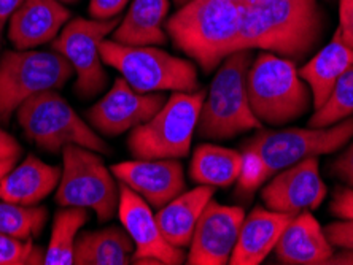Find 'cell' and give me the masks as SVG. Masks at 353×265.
Returning a JSON list of instances; mask_svg holds the SVG:
<instances>
[{"mask_svg":"<svg viewBox=\"0 0 353 265\" xmlns=\"http://www.w3.org/2000/svg\"><path fill=\"white\" fill-rule=\"evenodd\" d=\"M215 188L199 184L191 191L181 192L157 213L158 226L170 245L188 248L193 240L197 221L207 204L214 197Z\"/></svg>","mask_w":353,"mask_h":265,"instance_id":"7402d4cb","label":"cell"},{"mask_svg":"<svg viewBox=\"0 0 353 265\" xmlns=\"http://www.w3.org/2000/svg\"><path fill=\"white\" fill-rule=\"evenodd\" d=\"M61 3H74V2H79V0H59Z\"/></svg>","mask_w":353,"mask_h":265,"instance_id":"60d3db41","label":"cell"},{"mask_svg":"<svg viewBox=\"0 0 353 265\" xmlns=\"http://www.w3.org/2000/svg\"><path fill=\"white\" fill-rule=\"evenodd\" d=\"M174 2H175V5H176V7H183V5L185 3H188L190 2V0H174Z\"/></svg>","mask_w":353,"mask_h":265,"instance_id":"ab89813d","label":"cell"},{"mask_svg":"<svg viewBox=\"0 0 353 265\" xmlns=\"http://www.w3.org/2000/svg\"><path fill=\"white\" fill-rule=\"evenodd\" d=\"M21 154H23V148H21L18 140L0 127V160H5V159L18 160Z\"/></svg>","mask_w":353,"mask_h":265,"instance_id":"e575fe53","label":"cell"},{"mask_svg":"<svg viewBox=\"0 0 353 265\" xmlns=\"http://www.w3.org/2000/svg\"><path fill=\"white\" fill-rule=\"evenodd\" d=\"M328 189L321 180L319 158H307L280 170L261 189L266 209L296 216L319 209Z\"/></svg>","mask_w":353,"mask_h":265,"instance_id":"5bb4252c","label":"cell"},{"mask_svg":"<svg viewBox=\"0 0 353 265\" xmlns=\"http://www.w3.org/2000/svg\"><path fill=\"white\" fill-rule=\"evenodd\" d=\"M252 62V50H239L216 67L196 127L201 138L228 140L261 129L248 100L247 76Z\"/></svg>","mask_w":353,"mask_h":265,"instance_id":"277c9868","label":"cell"},{"mask_svg":"<svg viewBox=\"0 0 353 265\" xmlns=\"http://www.w3.org/2000/svg\"><path fill=\"white\" fill-rule=\"evenodd\" d=\"M326 264H353V249H345L341 253H333Z\"/></svg>","mask_w":353,"mask_h":265,"instance_id":"8d00e7d4","label":"cell"},{"mask_svg":"<svg viewBox=\"0 0 353 265\" xmlns=\"http://www.w3.org/2000/svg\"><path fill=\"white\" fill-rule=\"evenodd\" d=\"M62 170L35 156H28L0 181V200L10 204L35 206L58 188Z\"/></svg>","mask_w":353,"mask_h":265,"instance_id":"ffe728a7","label":"cell"},{"mask_svg":"<svg viewBox=\"0 0 353 265\" xmlns=\"http://www.w3.org/2000/svg\"><path fill=\"white\" fill-rule=\"evenodd\" d=\"M70 17L59 0H23L8 19V40L21 51L50 43Z\"/></svg>","mask_w":353,"mask_h":265,"instance_id":"e0dca14e","label":"cell"},{"mask_svg":"<svg viewBox=\"0 0 353 265\" xmlns=\"http://www.w3.org/2000/svg\"><path fill=\"white\" fill-rule=\"evenodd\" d=\"M119 221L134 242V264L180 265L186 254L165 240L158 226L157 215L147 202L128 186L119 183Z\"/></svg>","mask_w":353,"mask_h":265,"instance_id":"4fadbf2b","label":"cell"},{"mask_svg":"<svg viewBox=\"0 0 353 265\" xmlns=\"http://www.w3.org/2000/svg\"><path fill=\"white\" fill-rule=\"evenodd\" d=\"M323 37V14L316 0H266L243 5L241 50L287 57L298 64Z\"/></svg>","mask_w":353,"mask_h":265,"instance_id":"7a4b0ae2","label":"cell"},{"mask_svg":"<svg viewBox=\"0 0 353 265\" xmlns=\"http://www.w3.org/2000/svg\"><path fill=\"white\" fill-rule=\"evenodd\" d=\"M131 0H90V14L94 19H113Z\"/></svg>","mask_w":353,"mask_h":265,"instance_id":"1f68e13d","label":"cell"},{"mask_svg":"<svg viewBox=\"0 0 353 265\" xmlns=\"http://www.w3.org/2000/svg\"><path fill=\"white\" fill-rule=\"evenodd\" d=\"M134 242L124 227L80 232L75 243V265H128L132 262Z\"/></svg>","mask_w":353,"mask_h":265,"instance_id":"cb8c5ba5","label":"cell"},{"mask_svg":"<svg viewBox=\"0 0 353 265\" xmlns=\"http://www.w3.org/2000/svg\"><path fill=\"white\" fill-rule=\"evenodd\" d=\"M331 213L339 220L353 218V188H337L330 206Z\"/></svg>","mask_w":353,"mask_h":265,"instance_id":"d6a6232c","label":"cell"},{"mask_svg":"<svg viewBox=\"0 0 353 265\" xmlns=\"http://www.w3.org/2000/svg\"><path fill=\"white\" fill-rule=\"evenodd\" d=\"M245 218L241 206L210 200L197 221L186 262L190 265H226Z\"/></svg>","mask_w":353,"mask_h":265,"instance_id":"9a60e30c","label":"cell"},{"mask_svg":"<svg viewBox=\"0 0 353 265\" xmlns=\"http://www.w3.org/2000/svg\"><path fill=\"white\" fill-rule=\"evenodd\" d=\"M341 39L353 48V0H339V28Z\"/></svg>","mask_w":353,"mask_h":265,"instance_id":"836d02e7","label":"cell"},{"mask_svg":"<svg viewBox=\"0 0 353 265\" xmlns=\"http://www.w3.org/2000/svg\"><path fill=\"white\" fill-rule=\"evenodd\" d=\"M242 169V153L218 145L204 143L194 149L190 176L197 184L228 188L236 183Z\"/></svg>","mask_w":353,"mask_h":265,"instance_id":"d4e9b609","label":"cell"},{"mask_svg":"<svg viewBox=\"0 0 353 265\" xmlns=\"http://www.w3.org/2000/svg\"><path fill=\"white\" fill-rule=\"evenodd\" d=\"M74 75L70 62L56 51H5L0 57V124H8L30 97L62 89Z\"/></svg>","mask_w":353,"mask_h":265,"instance_id":"9c48e42d","label":"cell"},{"mask_svg":"<svg viewBox=\"0 0 353 265\" xmlns=\"http://www.w3.org/2000/svg\"><path fill=\"white\" fill-rule=\"evenodd\" d=\"M259 2H266V0H242L243 5H252V3H259Z\"/></svg>","mask_w":353,"mask_h":265,"instance_id":"f35d334b","label":"cell"},{"mask_svg":"<svg viewBox=\"0 0 353 265\" xmlns=\"http://www.w3.org/2000/svg\"><path fill=\"white\" fill-rule=\"evenodd\" d=\"M17 116L26 138L46 153L79 145L99 154H112L107 142L56 91L30 97L18 108Z\"/></svg>","mask_w":353,"mask_h":265,"instance_id":"52a82bcc","label":"cell"},{"mask_svg":"<svg viewBox=\"0 0 353 265\" xmlns=\"http://www.w3.org/2000/svg\"><path fill=\"white\" fill-rule=\"evenodd\" d=\"M56 202L61 206L92 210L99 222H108L118 215L119 186L96 151L67 145L62 149V175Z\"/></svg>","mask_w":353,"mask_h":265,"instance_id":"30bf717a","label":"cell"},{"mask_svg":"<svg viewBox=\"0 0 353 265\" xmlns=\"http://www.w3.org/2000/svg\"><path fill=\"white\" fill-rule=\"evenodd\" d=\"M110 170L119 183L158 210L186 188L183 165L179 159L124 160L112 165Z\"/></svg>","mask_w":353,"mask_h":265,"instance_id":"2e32d148","label":"cell"},{"mask_svg":"<svg viewBox=\"0 0 353 265\" xmlns=\"http://www.w3.org/2000/svg\"><path fill=\"white\" fill-rule=\"evenodd\" d=\"M170 0H132L128 13L119 19L112 40L128 46H161L168 43L164 24Z\"/></svg>","mask_w":353,"mask_h":265,"instance_id":"44dd1931","label":"cell"},{"mask_svg":"<svg viewBox=\"0 0 353 265\" xmlns=\"http://www.w3.org/2000/svg\"><path fill=\"white\" fill-rule=\"evenodd\" d=\"M45 251L35 246L32 238H18L0 233V265L43 264Z\"/></svg>","mask_w":353,"mask_h":265,"instance_id":"f1b7e54d","label":"cell"},{"mask_svg":"<svg viewBox=\"0 0 353 265\" xmlns=\"http://www.w3.org/2000/svg\"><path fill=\"white\" fill-rule=\"evenodd\" d=\"M118 18H74L51 41L53 51L64 56L74 69V92L80 98H92L105 87L108 75L103 69L101 43L117 29Z\"/></svg>","mask_w":353,"mask_h":265,"instance_id":"8fae6325","label":"cell"},{"mask_svg":"<svg viewBox=\"0 0 353 265\" xmlns=\"http://www.w3.org/2000/svg\"><path fill=\"white\" fill-rule=\"evenodd\" d=\"M0 34H2V30H0Z\"/></svg>","mask_w":353,"mask_h":265,"instance_id":"b9f144b4","label":"cell"},{"mask_svg":"<svg viewBox=\"0 0 353 265\" xmlns=\"http://www.w3.org/2000/svg\"><path fill=\"white\" fill-rule=\"evenodd\" d=\"M242 12V0H190L165 21V32L176 50L210 74L241 50Z\"/></svg>","mask_w":353,"mask_h":265,"instance_id":"3957f363","label":"cell"},{"mask_svg":"<svg viewBox=\"0 0 353 265\" xmlns=\"http://www.w3.org/2000/svg\"><path fill=\"white\" fill-rule=\"evenodd\" d=\"M345 149L331 165V175L339 178L342 183L353 188V142L345 145Z\"/></svg>","mask_w":353,"mask_h":265,"instance_id":"4dcf8cb0","label":"cell"},{"mask_svg":"<svg viewBox=\"0 0 353 265\" xmlns=\"http://www.w3.org/2000/svg\"><path fill=\"white\" fill-rule=\"evenodd\" d=\"M17 165V159H5L0 160V181L5 178V175Z\"/></svg>","mask_w":353,"mask_h":265,"instance_id":"74e56055","label":"cell"},{"mask_svg":"<svg viewBox=\"0 0 353 265\" xmlns=\"http://www.w3.org/2000/svg\"><path fill=\"white\" fill-rule=\"evenodd\" d=\"M350 116H353V65L337 80L325 105L310 116L309 127H328Z\"/></svg>","mask_w":353,"mask_h":265,"instance_id":"83f0119b","label":"cell"},{"mask_svg":"<svg viewBox=\"0 0 353 265\" xmlns=\"http://www.w3.org/2000/svg\"><path fill=\"white\" fill-rule=\"evenodd\" d=\"M248 100L261 124L285 126L304 116L312 105V92L299 76L296 62L263 51L247 76Z\"/></svg>","mask_w":353,"mask_h":265,"instance_id":"5b68a950","label":"cell"},{"mask_svg":"<svg viewBox=\"0 0 353 265\" xmlns=\"http://www.w3.org/2000/svg\"><path fill=\"white\" fill-rule=\"evenodd\" d=\"M90 221V213L80 206H62L56 213L51 227V238L45 251L46 265L74 264L75 243L81 227Z\"/></svg>","mask_w":353,"mask_h":265,"instance_id":"484cf974","label":"cell"},{"mask_svg":"<svg viewBox=\"0 0 353 265\" xmlns=\"http://www.w3.org/2000/svg\"><path fill=\"white\" fill-rule=\"evenodd\" d=\"M205 91L174 92L163 108L142 126L132 129L128 148L134 159H183L191 142Z\"/></svg>","mask_w":353,"mask_h":265,"instance_id":"ba28073f","label":"cell"},{"mask_svg":"<svg viewBox=\"0 0 353 265\" xmlns=\"http://www.w3.org/2000/svg\"><path fill=\"white\" fill-rule=\"evenodd\" d=\"M325 229L326 237L334 248L353 249V218L331 222Z\"/></svg>","mask_w":353,"mask_h":265,"instance_id":"f546056e","label":"cell"},{"mask_svg":"<svg viewBox=\"0 0 353 265\" xmlns=\"http://www.w3.org/2000/svg\"><path fill=\"white\" fill-rule=\"evenodd\" d=\"M23 0H0V30H3L5 24L8 23L14 10H17Z\"/></svg>","mask_w":353,"mask_h":265,"instance_id":"d590c367","label":"cell"},{"mask_svg":"<svg viewBox=\"0 0 353 265\" xmlns=\"http://www.w3.org/2000/svg\"><path fill=\"white\" fill-rule=\"evenodd\" d=\"M161 92H137L124 78L86 112V121L103 137H118L150 121L165 103Z\"/></svg>","mask_w":353,"mask_h":265,"instance_id":"7c38bea8","label":"cell"},{"mask_svg":"<svg viewBox=\"0 0 353 265\" xmlns=\"http://www.w3.org/2000/svg\"><path fill=\"white\" fill-rule=\"evenodd\" d=\"M293 216L256 206L243 218L237 243L231 254V265H259L274 251L279 238Z\"/></svg>","mask_w":353,"mask_h":265,"instance_id":"d6986e66","label":"cell"},{"mask_svg":"<svg viewBox=\"0 0 353 265\" xmlns=\"http://www.w3.org/2000/svg\"><path fill=\"white\" fill-rule=\"evenodd\" d=\"M353 65V48L341 39L336 30L333 40L321 48L307 64L299 69V76L312 92V105L319 110L325 105L342 74Z\"/></svg>","mask_w":353,"mask_h":265,"instance_id":"603a6c76","label":"cell"},{"mask_svg":"<svg viewBox=\"0 0 353 265\" xmlns=\"http://www.w3.org/2000/svg\"><path fill=\"white\" fill-rule=\"evenodd\" d=\"M48 220V210L45 206H24L0 200V233L18 237H39Z\"/></svg>","mask_w":353,"mask_h":265,"instance_id":"4316f807","label":"cell"},{"mask_svg":"<svg viewBox=\"0 0 353 265\" xmlns=\"http://www.w3.org/2000/svg\"><path fill=\"white\" fill-rule=\"evenodd\" d=\"M353 138V116L328 127L259 131L242 148L239 192L252 194L277 171L307 158L334 153Z\"/></svg>","mask_w":353,"mask_h":265,"instance_id":"6da1fadb","label":"cell"},{"mask_svg":"<svg viewBox=\"0 0 353 265\" xmlns=\"http://www.w3.org/2000/svg\"><path fill=\"white\" fill-rule=\"evenodd\" d=\"M333 253V243L310 211L293 216L274 248L275 259L285 265L326 264Z\"/></svg>","mask_w":353,"mask_h":265,"instance_id":"ac0fdd59","label":"cell"},{"mask_svg":"<svg viewBox=\"0 0 353 265\" xmlns=\"http://www.w3.org/2000/svg\"><path fill=\"white\" fill-rule=\"evenodd\" d=\"M103 64L118 70L137 92H193L201 89L193 61L157 46H128L115 40L101 43Z\"/></svg>","mask_w":353,"mask_h":265,"instance_id":"8992f818","label":"cell"}]
</instances>
